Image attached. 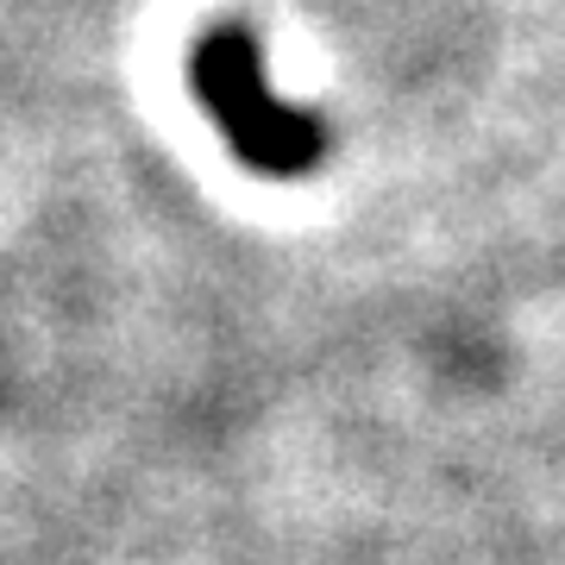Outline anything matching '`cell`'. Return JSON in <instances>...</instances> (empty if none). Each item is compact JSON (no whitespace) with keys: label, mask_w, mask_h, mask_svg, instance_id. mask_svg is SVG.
I'll use <instances>...</instances> for the list:
<instances>
[{"label":"cell","mask_w":565,"mask_h":565,"mask_svg":"<svg viewBox=\"0 0 565 565\" xmlns=\"http://www.w3.org/2000/svg\"><path fill=\"white\" fill-rule=\"evenodd\" d=\"M189 82L214 126L226 132L233 158L258 177H308L327 158V126L308 107H289L264 76V44L239 20L207 25L189 51Z\"/></svg>","instance_id":"6da1fadb"}]
</instances>
